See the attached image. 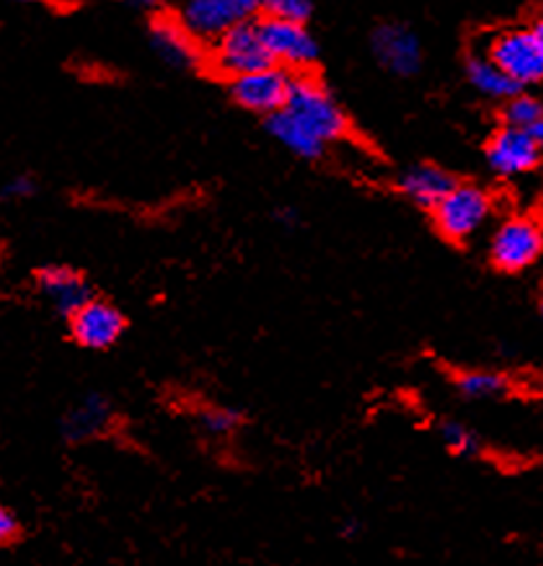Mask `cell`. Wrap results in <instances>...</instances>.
<instances>
[{
  "instance_id": "2",
  "label": "cell",
  "mask_w": 543,
  "mask_h": 566,
  "mask_svg": "<svg viewBox=\"0 0 543 566\" xmlns=\"http://www.w3.org/2000/svg\"><path fill=\"white\" fill-rule=\"evenodd\" d=\"M492 216V197L473 184H453V189L432 208L438 231L448 241H469Z\"/></svg>"
},
{
  "instance_id": "15",
  "label": "cell",
  "mask_w": 543,
  "mask_h": 566,
  "mask_svg": "<svg viewBox=\"0 0 543 566\" xmlns=\"http://www.w3.org/2000/svg\"><path fill=\"white\" fill-rule=\"evenodd\" d=\"M112 422V407L104 396L91 394L65 419V434L71 440L96 438Z\"/></svg>"
},
{
  "instance_id": "23",
  "label": "cell",
  "mask_w": 543,
  "mask_h": 566,
  "mask_svg": "<svg viewBox=\"0 0 543 566\" xmlns=\"http://www.w3.org/2000/svg\"><path fill=\"white\" fill-rule=\"evenodd\" d=\"M34 192L36 181L27 174L11 176V179H6L3 187H0V197H3V200H27V197H32Z\"/></svg>"
},
{
  "instance_id": "26",
  "label": "cell",
  "mask_w": 543,
  "mask_h": 566,
  "mask_svg": "<svg viewBox=\"0 0 543 566\" xmlns=\"http://www.w3.org/2000/svg\"><path fill=\"white\" fill-rule=\"evenodd\" d=\"M125 3L135 6V9H156V6L164 3V0H125Z\"/></svg>"
},
{
  "instance_id": "16",
  "label": "cell",
  "mask_w": 543,
  "mask_h": 566,
  "mask_svg": "<svg viewBox=\"0 0 543 566\" xmlns=\"http://www.w3.org/2000/svg\"><path fill=\"white\" fill-rule=\"evenodd\" d=\"M267 129L280 145H285L290 153H295L297 158H321L324 156L326 145L319 140L316 135H311L309 129H303L295 119H290L285 112H274L270 119H267Z\"/></svg>"
},
{
  "instance_id": "24",
  "label": "cell",
  "mask_w": 543,
  "mask_h": 566,
  "mask_svg": "<svg viewBox=\"0 0 543 566\" xmlns=\"http://www.w3.org/2000/svg\"><path fill=\"white\" fill-rule=\"evenodd\" d=\"M13 533H17V520H13L11 512L0 504V543L9 541Z\"/></svg>"
},
{
  "instance_id": "9",
  "label": "cell",
  "mask_w": 543,
  "mask_h": 566,
  "mask_svg": "<svg viewBox=\"0 0 543 566\" xmlns=\"http://www.w3.org/2000/svg\"><path fill=\"white\" fill-rule=\"evenodd\" d=\"M541 148L531 140V135L518 127H502L487 145V164L497 176L518 179L535 171L541 164Z\"/></svg>"
},
{
  "instance_id": "12",
  "label": "cell",
  "mask_w": 543,
  "mask_h": 566,
  "mask_svg": "<svg viewBox=\"0 0 543 566\" xmlns=\"http://www.w3.org/2000/svg\"><path fill=\"white\" fill-rule=\"evenodd\" d=\"M75 342L86 349H106L125 332V316L112 303L91 301L71 316Z\"/></svg>"
},
{
  "instance_id": "1",
  "label": "cell",
  "mask_w": 543,
  "mask_h": 566,
  "mask_svg": "<svg viewBox=\"0 0 543 566\" xmlns=\"http://www.w3.org/2000/svg\"><path fill=\"white\" fill-rule=\"evenodd\" d=\"M282 112L290 119H295L303 129H309L311 135H316L324 145L334 143L347 129L342 106L328 96L324 86H319L311 78H293V86H290L288 102L282 106Z\"/></svg>"
},
{
  "instance_id": "4",
  "label": "cell",
  "mask_w": 543,
  "mask_h": 566,
  "mask_svg": "<svg viewBox=\"0 0 543 566\" xmlns=\"http://www.w3.org/2000/svg\"><path fill=\"white\" fill-rule=\"evenodd\" d=\"M487 57L518 88L543 81V44L535 29H508L489 42Z\"/></svg>"
},
{
  "instance_id": "7",
  "label": "cell",
  "mask_w": 543,
  "mask_h": 566,
  "mask_svg": "<svg viewBox=\"0 0 543 566\" xmlns=\"http://www.w3.org/2000/svg\"><path fill=\"white\" fill-rule=\"evenodd\" d=\"M259 29H262V40L272 57V65L282 67V71H305L316 63L319 44L303 21L264 19L259 21Z\"/></svg>"
},
{
  "instance_id": "8",
  "label": "cell",
  "mask_w": 543,
  "mask_h": 566,
  "mask_svg": "<svg viewBox=\"0 0 543 566\" xmlns=\"http://www.w3.org/2000/svg\"><path fill=\"white\" fill-rule=\"evenodd\" d=\"M290 86H293V75L278 65H270L262 67V71L233 78L231 94L236 104L243 106V109L272 117L274 112H280L285 106Z\"/></svg>"
},
{
  "instance_id": "22",
  "label": "cell",
  "mask_w": 543,
  "mask_h": 566,
  "mask_svg": "<svg viewBox=\"0 0 543 566\" xmlns=\"http://www.w3.org/2000/svg\"><path fill=\"white\" fill-rule=\"evenodd\" d=\"M259 11H264L267 19L305 21L311 17V0H259Z\"/></svg>"
},
{
  "instance_id": "6",
  "label": "cell",
  "mask_w": 543,
  "mask_h": 566,
  "mask_svg": "<svg viewBox=\"0 0 543 566\" xmlns=\"http://www.w3.org/2000/svg\"><path fill=\"white\" fill-rule=\"evenodd\" d=\"M212 65L231 81L239 78V75L270 67L272 57L267 52L259 21H247V24H239L220 34L212 42Z\"/></svg>"
},
{
  "instance_id": "29",
  "label": "cell",
  "mask_w": 543,
  "mask_h": 566,
  "mask_svg": "<svg viewBox=\"0 0 543 566\" xmlns=\"http://www.w3.org/2000/svg\"><path fill=\"white\" fill-rule=\"evenodd\" d=\"M13 3H36V0H13Z\"/></svg>"
},
{
  "instance_id": "30",
  "label": "cell",
  "mask_w": 543,
  "mask_h": 566,
  "mask_svg": "<svg viewBox=\"0 0 543 566\" xmlns=\"http://www.w3.org/2000/svg\"><path fill=\"white\" fill-rule=\"evenodd\" d=\"M541 313H543V301H541Z\"/></svg>"
},
{
  "instance_id": "20",
  "label": "cell",
  "mask_w": 543,
  "mask_h": 566,
  "mask_svg": "<svg viewBox=\"0 0 543 566\" xmlns=\"http://www.w3.org/2000/svg\"><path fill=\"white\" fill-rule=\"evenodd\" d=\"M541 117H543V104L533 96L515 94L508 98V104H504V119H508V127L528 129Z\"/></svg>"
},
{
  "instance_id": "3",
  "label": "cell",
  "mask_w": 543,
  "mask_h": 566,
  "mask_svg": "<svg viewBox=\"0 0 543 566\" xmlns=\"http://www.w3.org/2000/svg\"><path fill=\"white\" fill-rule=\"evenodd\" d=\"M543 254V226L533 216H512L489 239V259L502 272H523Z\"/></svg>"
},
{
  "instance_id": "28",
  "label": "cell",
  "mask_w": 543,
  "mask_h": 566,
  "mask_svg": "<svg viewBox=\"0 0 543 566\" xmlns=\"http://www.w3.org/2000/svg\"><path fill=\"white\" fill-rule=\"evenodd\" d=\"M533 29H535V34H539V40H541V44H543V19H541L539 24H535Z\"/></svg>"
},
{
  "instance_id": "19",
  "label": "cell",
  "mask_w": 543,
  "mask_h": 566,
  "mask_svg": "<svg viewBox=\"0 0 543 566\" xmlns=\"http://www.w3.org/2000/svg\"><path fill=\"white\" fill-rule=\"evenodd\" d=\"M440 440L450 453L461 458H473L481 453V438L477 434V430H471V427L463 422H442Z\"/></svg>"
},
{
  "instance_id": "14",
  "label": "cell",
  "mask_w": 543,
  "mask_h": 566,
  "mask_svg": "<svg viewBox=\"0 0 543 566\" xmlns=\"http://www.w3.org/2000/svg\"><path fill=\"white\" fill-rule=\"evenodd\" d=\"M453 176L442 171V168L419 164L407 168V171L399 176V192L407 197V200L419 205V208L432 210L435 205L453 189Z\"/></svg>"
},
{
  "instance_id": "5",
  "label": "cell",
  "mask_w": 543,
  "mask_h": 566,
  "mask_svg": "<svg viewBox=\"0 0 543 566\" xmlns=\"http://www.w3.org/2000/svg\"><path fill=\"white\" fill-rule=\"evenodd\" d=\"M259 0H181L179 19L200 42H216L228 29L254 21Z\"/></svg>"
},
{
  "instance_id": "25",
  "label": "cell",
  "mask_w": 543,
  "mask_h": 566,
  "mask_svg": "<svg viewBox=\"0 0 543 566\" xmlns=\"http://www.w3.org/2000/svg\"><path fill=\"white\" fill-rule=\"evenodd\" d=\"M523 133L531 135V140H533L535 145H539L541 153H543V117H541L539 122H533V125L528 127V129H523Z\"/></svg>"
},
{
  "instance_id": "18",
  "label": "cell",
  "mask_w": 543,
  "mask_h": 566,
  "mask_svg": "<svg viewBox=\"0 0 543 566\" xmlns=\"http://www.w3.org/2000/svg\"><path fill=\"white\" fill-rule=\"evenodd\" d=\"M456 388L463 399L489 401V399H500V396L508 394V378L492 370H469L458 375Z\"/></svg>"
},
{
  "instance_id": "13",
  "label": "cell",
  "mask_w": 543,
  "mask_h": 566,
  "mask_svg": "<svg viewBox=\"0 0 543 566\" xmlns=\"http://www.w3.org/2000/svg\"><path fill=\"white\" fill-rule=\"evenodd\" d=\"M36 285H40L42 295L52 303V308L63 313V316H73L75 311H81L91 301L88 282L79 272L71 270V266H44L36 274Z\"/></svg>"
},
{
  "instance_id": "10",
  "label": "cell",
  "mask_w": 543,
  "mask_h": 566,
  "mask_svg": "<svg viewBox=\"0 0 543 566\" xmlns=\"http://www.w3.org/2000/svg\"><path fill=\"white\" fill-rule=\"evenodd\" d=\"M150 50L174 71H187L200 63V40L174 17H160L150 24Z\"/></svg>"
},
{
  "instance_id": "11",
  "label": "cell",
  "mask_w": 543,
  "mask_h": 566,
  "mask_svg": "<svg viewBox=\"0 0 543 566\" xmlns=\"http://www.w3.org/2000/svg\"><path fill=\"white\" fill-rule=\"evenodd\" d=\"M378 63L394 75H415L422 65V42L404 24H384L373 34Z\"/></svg>"
},
{
  "instance_id": "17",
  "label": "cell",
  "mask_w": 543,
  "mask_h": 566,
  "mask_svg": "<svg viewBox=\"0 0 543 566\" xmlns=\"http://www.w3.org/2000/svg\"><path fill=\"white\" fill-rule=\"evenodd\" d=\"M466 75H469L471 86L489 98H504L508 102L510 96H515L520 91L487 55L471 57L469 65H466Z\"/></svg>"
},
{
  "instance_id": "27",
  "label": "cell",
  "mask_w": 543,
  "mask_h": 566,
  "mask_svg": "<svg viewBox=\"0 0 543 566\" xmlns=\"http://www.w3.org/2000/svg\"><path fill=\"white\" fill-rule=\"evenodd\" d=\"M278 220H280V223H285V226H293L295 223V212L293 210H282Z\"/></svg>"
},
{
  "instance_id": "21",
  "label": "cell",
  "mask_w": 543,
  "mask_h": 566,
  "mask_svg": "<svg viewBox=\"0 0 543 566\" xmlns=\"http://www.w3.org/2000/svg\"><path fill=\"white\" fill-rule=\"evenodd\" d=\"M241 422H243L241 411H236L231 407H210L200 415V424L210 434H218V438L236 432L241 427Z\"/></svg>"
}]
</instances>
